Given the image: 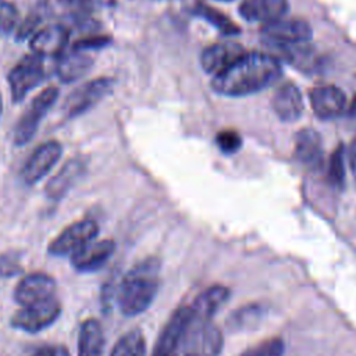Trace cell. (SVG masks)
Wrapping results in <instances>:
<instances>
[{
	"label": "cell",
	"mask_w": 356,
	"mask_h": 356,
	"mask_svg": "<svg viewBox=\"0 0 356 356\" xmlns=\"http://www.w3.org/2000/svg\"><path fill=\"white\" fill-rule=\"evenodd\" d=\"M303 107L302 93L295 85L285 83L277 89L273 99V108L281 121L292 122L298 120L303 113Z\"/></svg>",
	"instance_id": "21"
},
{
	"label": "cell",
	"mask_w": 356,
	"mask_h": 356,
	"mask_svg": "<svg viewBox=\"0 0 356 356\" xmlns=\"http://www.w3.org/2000/svg\"><path fill=\"white\" fill-rule=\"evenodd\" d=\"M22 254L17 249H8L3 253H0V277L11 278L22 271V263H21Z\"/></svg>",
	"instance_id": "28"
},
{
	"label": "cell",
	"mask_w": 356,
	"mask_h": 356,
	"mask_svg": "<svg viewBox=\"0 0 356 356\" xmlns=\"http://www.w3.org/2000/svg\"><path fill=\"white\" fill-rule=\"evenodd\" d=\"M99 235V225L92 218H83L65 227L47 246V253L54 257H70Z\"/></svg>",
	"instance_id": "6"
},
{
	"label": "cell",
	"mask_w": 356,
	"mask_h": 356,
	"mask_svg": "<svg viewBox=\"0 0 356 356\" xmlns=\"http://www.w3.org/2000/svg\"><path fill=\"white\" fill-rule=\"evenodd\" d=\"M18 18L19 13L17 7L7 0H0V35H7L14 31Z\"/></svg>",
	"instance_id": "30"
},
{
	"label": "cell",
	"mask_w": 356,
	"mask_h": 356,
	"mask_svg": "<svg viewBox=\"0 0 356 356\" xmlns=\"http://www.w3.org/2000/svg\"><path fill=\"white\" fill-rule=\"evenodd\" d=\"M261 307L259 305H248L245 307H241L235 310V313L227 320V323L234 328V330H243V328H250L253 324L259 321L261 317Z\"/></svg>",
	"instance_id": "26"
},
{
	"label": "cell",
	"mask_w": 356,
	"mask_h": 356,
	"mask_svg": "<svg viewBox=\"0 0 356 356\" xmlns=\"http://www.w3.org/2000/svg\"><path fill=\"white\" fill-rule=\"evenodd\" d=\"M114 81L108 76H99L74 89L63 104L65 118H75L89 111L113 90Z\"/></svg>",
	"instance_id": "7"
},
{
	"label": "cell",
	"mask_w": 356,
	"mask_h": 356,
	"mask_svg": "<svg viewBox=\"0 0 356 356\" xmlns=\"http://www.w3.org/2000/svg\"><path fill=\"white\" fill-rule=\"evenodd\" d=\"M106 338L97 318H86L78 332V356H103Z\"/></svg>",
	"instance_id": "22"
},
{
	"label": "cell",
	"mask_w": 356,
	"mask_h": 356,
	"mask_svg": "<svg viewBox=\"0 0 356 356\" xmlns=\"http://www.w3.org/2000/svg\"><path fill=\"white\" fill-rule=\"evenodd\" d=\"M185 356H199L197 353H195V352H189V353H186Z\"/></svg>",
	"instance_id": "39"
},
{
	"label": "cell",
	"mask_w": 356,
	"mask_h": 356,
	"mask_svg": "<svg viewBox=\"0 0 356 356\" xmlns=\"http://www.w3.org/2000/svg\"><path fill=\"white\" fill-rule=\"evenodd\" d=\"M282 353L284 341L281 338H270L248 349L242 356H282Z\"/></svg>",
	"instance_id": "29"
},
{
	"label": "cell",
	"mask_w": 356,
	"mask_h": 356,
	"mask_svg": "<svg viewBox=\"0 0 356 356\" xmlns=\"http://www.w3.org/2000/svg\"><path fill=\"white\" fill-rule=\"evenodd\" d=\"M309 99L314 114L321 120L338 117L346 106L345 93L334 85H324L312 89Z\"/></svg>",
	"instance_id": "16"
},
{
	"label": "cell",
	"mask_w": 356,
	"mask_h": 356,
	"mask_svg": "<svg viewBox=\"0 0 356 356\" xmlns=\"http://www.w3.org/2000/svg\"><path fill=\"white\" fill-rule=\"evenodd\" d=\"M191 306H181L168 318L163 327L152 356H177L179 345L192 325Z\"/></svg>",
	"instance_id": "8"
},
{
	"label": "cell",
	"mask_w": 356,
	"mask_h": 356,
	"mask_svg": "<svg viewBox=\"0 0 356 356\" xmlns=\"http://www.w3.org/2000/svg\"><path fill=\"white\" fill-rule=\"evenodd\" d=\"M222 1H231V0H222Z\"/></svg>",
	"instance_id": "40"
},
{
	"label": "cell",
	"mask_w": 356,
	"mask_h": 356,
	"mask_svg": "<svg viewBox=\"0 0 356 356\" xmlns=\"http://www.w3.org/2000/svg\"><path fill=\"white\" fill-rule=\"evenodd\" d=\"M29 356H71V352L64 345H44L35 349Z\"/></svg>",
	"instance_id": "35"
},
{
	"label": "cell",
	"mask_w": 356,
	"mask_h": 356,
	"mask_svg": "<svg viewBox=\"0 0 356 356\" xmlns=\"http://www.w3.org/2000/svg\"><path fill=\"white\" fill-rule=\"evenodd\" d=\"M115 242L113 239L93 241L70 256L71 266L75 271L88 274L95 273L106 266L115 252Z\"/></svg>",
	"instance_id": "13"
},
{
	"label": "cell",
	"mask_w": 356,
	"mask_h": 356,
	"mask_svg": "<svg viewBox=\"0 0 356 356\" xmlns=\"http://www.w3.org/2000/svg\"><path fill=\"white\" fill-rule=\"evenodd\" d=\"M349 165H350V170L356 179V138L353 139V142L350 143V147H349Z\"/></svg>",
	"instance_id": "36"
},
{
	"label": "cell",
	"mask_w": 356,
	"mask_h": 356,
	"mask_svg": "<svg viewBox=\"0 0 356 356\" xmlns=\"http://www.w3.org/2000/svg\"><path fill=\"white\" fill-rule=\"evenodd\" d=\"M43 58L35 53L24 56L8 72V86L14 103H19L25 96L44 79Z\"/></svg>",
	"instance_id": "5"
},
{
	"label": "cell",
	"mask_w": 356,
	"mask_h": 356,
	"mask_svg": "<svg viewBox=\"0 0 356 356\" xmlns=\"http://www.w3.org/2000/svg\"><path fill=\"white\" fill-rule=\"evenodd\" d=\"M278 60L266 53H245L211 81L214 92L224 96H246L260 92L281 78Z\"/></svg>",
	"instance_id": "1"
},
{
	"label": "cell",
	"mask_w": 356,
	"mask_h": 356,
	"mask_svg": "<svg viewBox=\"0 0 356 356\" xmlns=\"http://www.w3.org/2000/svg\"><path fill=\"white\" fill-rule=\"evenodd\" d=\"M93 65V58L81 50L71 49L57 57L56 74L64 83H72L82 78Z\"/></svg>",
	"instance_id": "20"
},
{
	"label": "cell",
	"mask_w": 356,
	"mask_h": 356,
	"mask_svg": "<svg viewBox=\"0 0 356 356\" xmlns=\"http://www.w3.org/2000/svg\"><path fill=\"white\" fill-rule=\"evenodd\" d=\"M57 97L58 89L56 86H49L36 95L15 124L13 134V142L15 146H24L32 140L42 120L56 103Z\"/></svg>",
	"instance_id": "3"
},
{
	"label": "cell",
	"mask_w": 356,
	"mask_h": 356,
	"mask_svg": "<svg viewBox=\"0 0 356 356\" xmlns=\"http://www.w3.org/2000/svg\"><path fill=\"white\" fill-rule=\"evenodd\" d=\"M75 18H88L96 7V0H58Z\"/></svg>",
	"instance_id": "32"
},
{
	"label": "cell",
	"mask_w": 356,
	"mask_h": 356,
	"mask_svg": "<svg viewBox=\"0 0 356 356\" xmlns=\"http://www.w3.org/2000/svg\"><path fill=\"white\" fill-rule=\"evenodd\" d=\"M216 143L218 145V147L221 149V152L224 153H235L241 149L242 146V138L238 132L227 129V131H221L217 136H216Z\"/></svg>",
	"instance_id": "31"
},
{
	"label": "cell",
	"mask_w": 356,
	"mask_h": 356,
	"mask_svg": "<svg viewBox=\"0 0 356 356\" xmlns=\"http://www.w3.org/2000/svg\"><path fill=\"white\" fill-rule=\"evenodd\" d=\"M61 310V303L56 298H50L17 310L10 318V325L26 334H38L51 327L60 318Z\"/></svg>",
	"instance_id": "4"
},
{
	"label": "cell",
	"mask_w": 356,
	"mask_h": 356,
	"mask_svg": "<svg viewBox=\"0 0 356 356\" xmlns=\"http://www.w3.org/2000/svg\"><path fill=\"white\" fill-rule=\"evenodd\" d=\"M289 10L286 0H245L239 6V14L250 22L270 24L282 18Z\"/></svg>",
	"instance_id": "17"
},
{
	"label": "cell",
	"mask_w": 356,
	"mask_h": 356,
	"mask_svg": "<svg viewBox=\"0 0 356 356\" xmlns=\"http://www.w3.org/2000/svg\"><path fill=\"white\" fill-rule=\"evenodd\" d=\"M111 43V38L106 35H96V36H89L79 39L78 42L74 43L72 49L74 50H81V51H89V50H100Z\"/></svg>",
	"instance_id": "33"
},
{
	"label": "cell",
	"mask_w": 356,
	"mask_h": 356,
	"mask_svg": "<svg viewBox=\"0 0 356 356\" xmlns=\"http://www.w3.org/2000/svg\"><path fill=\"white\" fill-rule=\"evenodd\" d=\"M110 356H146V339L140 330H129L114 343Z\"/></svg>",
	"instance_id": "23"
},
{
	"label": "cell",
	"mask_w": 356,
	"mask_h": 356,
	"mask_svg": "<svg viewBox=\"0 0 356 356\" xmlns=\"http://www.w3.org/2000/svg\"><path fill=\"white\" fill-rule=\"evenodd\" d=\"M229 298V289L224 285H213L203 291L192 303V323L207 324L209 320L216 314V312L227 302Z\"/></svg>",
	"instance_id": "19"
},
{
	"label": "cell",
	"mask_w": 356,
	"mask_h": 356,
	"mask_svg": "<svg viewBox=\"0 0 356 356\" xmlns=\"http://www.w3.org/2000/svg\"><path fill=\"white\" fill-rule=\"evenodd\" d=\"M159 274L160 260L157 257H146L122 277L117 288L115 302L124 316H138L153 303L160 286Z\"/></svg>",
	"instance_id": "2"
},
{
	"label": "cell",
	"mask_w": 356,
	"mask_h": 356,
	"mask_svg": "<svg viewBox=\"0 0 356 356\" xmlns=\"http://www.w3.org/2000/svg\"><path fill=\"white\" fill-rule=\"evenodd\" d=\"M295 156L307 168H320L324 157L320 134L312 128L299 131L295 139Z\"/></svg>",
	"instance_id": "18"
},
{
	"label": "cell",
	"mask_w": 356,
	"mask_h": 356,
	"mask_svg": "<svg viewBox=\"0 0 356 356\" xmlns=\"http://www.w3.org/2000/svg\"><path fill=\"white\" fill-rule=\"evenodd\" d=\"M261 35L267 43H306L312 39L313 31L310 25L299 18H280L274 22L266 24L261 28Z\"/></svg>",
	"instance_id": "11"
},
{
	"label": "cell",
	"mask_w": 356,
	"mask_h": 356,
	"mask_svg": "<svg viewBox=\"0 0 356 356\" xmlns=\"http://www.w3.org/2000/svg\"><path fill=\"white\" fill-rule=\"evenodd\" d=\"M350 111H352L353 114H356V96H355V99H353V102H352V106H350Z\"/></svg>",
	"instance_id": "37"
},
{
	"label": "cell",
	"mask_w": 356,
	"mask_h": 356,
	"mask_svg": "<svg viewBox=\"0 0 356 356\" xmlns=\"http://www.w3.org/2000/svg\"><path fill=\"white\" fill-rule=\"evenodd\" d=\"M88 171V160L75 156L71 157L46 184L44 195L50 200L63 199L75 184H78Z\"/></svg>",
	"instance_id": "12"
},
{
	"label": "cell",
	"mask_w": 356,
	"mask_h": 356,
	"mask_svg": "<svg viewBox=\"0 0 356 356\" xmlns=\"http://www.w3.org/2000/svg\"><path fill=\"white\" fill-rule=\"evenodd\" d=\"M56 280L43 271H33L24 275L15 285L13 296L21 306L35 305L50 298H54Z\"/></svg>",
	"instance_id": "10"
},
{
	"label": "cell",
	"mask_w": 356,
	"mask_h": 356,
	"mask_svg": "<svg viewBox=\"0 0 356 356\" xmlns=\"http://www.w3.org/2000/svg\"><path fill=\"white\" fill-rule=\"evenodd\" d=\"M327 177L331 185L337 188H342L345 181V164H343V146L339 145L337 149L331 153L328 168H327Z\"/></svg>",
	"instance_id": "27"
},
{
	"label": "cell",
	"mask_w": 356,
	"mask_h": 356,
	"mask_svg": "<svg viewBox=\"0 0 356 356\" xmlns=\"http://www.w3.org/2000/svg\"><path fill=\"white\" fill-rule=\"evenodd\" d=\"M222 348V335L214 325L206 324L200 334L199 342V356H218Z\"/></svg>",
	"instance_id": "25"
},
{
	"label": "cell",
	"mask_w": 356,
	"mask_h": 356,
	"mask_svg": "<svg viewBox=\"0 0 356 356\" xmlns=\"http://www.w3.org/2000/svg\"><path fill=\"white\" fill-rule=\"evenodd\" d=\"M70 31L64 25L53 24L36 31L29 38L32 53L44 57H60L68 44Z\"/></svg>",
	"instance_id": "14"
},
{
	"label": "cell",
	"mask_w": 356,
	"mask_h": 356,
	"mask_svg": "<svg viewBox=\"0 0 356 356\" xmlns=\"http://www.w3.org/2000/svg\"><path fill=\"white\" fill-rule=\"evenodd\" d=\"M40 24V17L38 14H29L17 29V39L24 40L26 38H31L35 33V29Z\"/></svg>",
	"instance_id": "34"
},
{
	"label": "cell",
	"mask_w": 356,
	"mask_h": 356,
	"mask_svg": "<svg viewBox=\"0 0 356 356\" xmlns=\"http://www.w3.org/2000/svg\"><path fill=\"white\" fill-rule=\"evenodd\" d=\"M63 154V145L58 140L40 143L26 159L19 171V178L25 185H36L57 164Z\"/></svg>",
	"instance_id": "9"
},
{
	"label": "cell",
	"mask_w": 356,
	"mask_h": 356,
	"mask_svg": "<svg viewBox=\"0 0 356 356\" xmlns=\"http://www.w3.org/2000/svg\"><path fill=\"white\" fill-rule=\"evenodd\" d=\"M195 13L199 17L204 18L206 21H209L211 25H214L224 35L232 36V35L239 33L238 26L229 18H227L224 14H221L220 11H217V10L211 8V7H207L204 4H197V7L195 8Z\"/></svg>",
	"instance_id": "24"
},
{
	"label": "cell",
	"mask_w": 356,
	"mask_h": 356,
	"mask_svg": "<svg viewBox=\"0 0 356 356\" xmlns=\"http://www.w3.org/2000/svg\"><path fill=\"white\" fill-rule=\"evenodd\" d=\"M243 54V47L239 43L225 40L206 47L200 56V64L207 74H213L216 76L225 71Z\"/></svg>",
	"instance_id": "15"
},
{
	"label": "cell",
	"mask_w": 356,
	"mask_h": 356,
	"mask_svg": "<svg viewBox=\"0 0 356 356\" xmlns=\"http://www.w3.org/2000/svg\"><path fill=\"white\" fill-rule=\"evenodd\" d=\"M1 113H3V100H1V95H0V117H1Z\"/></svg>",
	"instance_id": "38"
}]
</instances>
